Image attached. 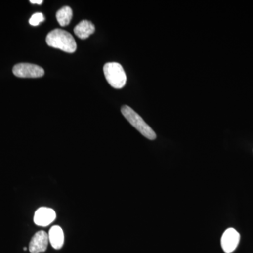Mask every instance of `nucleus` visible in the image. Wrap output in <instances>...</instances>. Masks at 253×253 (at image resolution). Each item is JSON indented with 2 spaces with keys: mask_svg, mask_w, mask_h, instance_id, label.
Wrapping results in <instances>:
<instances>
[{
  "mask_svg": "<svg viewBox=\"0 0 253 253\" xmlns=\"http://www.w3.org/2000/svg\"><path fill=\"white\" fill-rule=\"evenodd\" d=\"M104 73L106 81L115 89H121L126 85V76L123 66L116 62L104 65Z\"/></svg>",
  "mask_w": 253,
  "mask_h": 253,
  "instance_id": "nucleus-3",
  "label": "nucleus"
},
{
  "mask_svg": "<svg viewBox=\"0 0 253 253\" xmlns=\"http://www.w3.org/2000/svg\"><path fill=\"white\" fill-rule=\"evenodd\" d=\"M44 15L42 13H36L31 16L30 18L29 23L31 26H37L40 24V23L43 22L44 21Z\"/></svg>",
  "mask_w": 253,
  "mask_h": 253,
  "instance_id": "nucleus-11",
  "label": "nucleus"
},
{
  "mask_svg": "<svg viewBox=\"0 0 253 253\" xmlns=\"http://www.w3.org/2000/svg\"><path fill=\"white\" fill-rule=\"evenodd\" d=\"M94 32V25L91 21L86 20L82 21L74 28L75 34L82 40H85L89 38Z\"/></svg>",
  "mask_w": 253,
  "mask_h": 253,
  "instance_id": "nucleus-9",
  "label": "nucleus"
},
{
  "mask_svg": "<svg viewBox=\"0 0 253 253\" xmlns=\"http://www.w3.org/2000/svg\"><path fill=\"white\" fill-rule=\"evenodd\" d=\"M49 241L54 249L59 250L63 247L64 243V234L59 226H54L49 231Z\"/></svg>",
  "mask_w": 253,
  "mask_h": 253,
  "instance_id": "nucleus-8",
  "label": "nucleus"
},
{
  "mask_svg": "<svg viewBox=\"0 0 253 253\" xmlns=\"http://www.w3.org/2000/svg\"><path fill=\"white\" fill-rule=\"evenodd\" d=\"M15 76L22 78H38L44 76V71L41 66L31 63H18L13 68Z\"/></svg>",
  "mask_w": 253,
  "mask_h": 253,
  "instance_id": "nucleus-4",
  "label": "nucleus"
},
{
  "mask_svg": "<svg viewBox=\"0 0 253 253\" xmlns=\"http://www.w3.org/2000/svg\"><path fill=\"white\" fill-rule=\"evenodd\" d=\"M240 241V234L233 228L226 229L221 236V246L226 253L234 252Z\"/></svg>",
  "mask_w": 253,
  "mask_h": 253,
  "instance_id": "nucleus-5",
  "label": "nucleus"
},
{
  "mask_svg": "<svg viewBox=\"0 0 253 253\" xmlns=\"http://www.w3.org/2000/svg\"><path fill=\"white\" fill-rule=\"evenodd\" d=\"M30 2L32 3V4H42L43 3V1L42 0H31Z\"/></svg>",
  "mask_w": 253,
  "mask_h": 253,
  "instance_id": "nucleus-12",
  "label": "nucleus"
},
{
  "mask_svg": "<svg viewBox=\"0 0 253 253\" xmlns=\"http://www.w3.org/2000/svg\"><path fill=\"white\" fill-rule=\"evenodd\" d=\"M49 236L45 231H40L32 238L29 244V251L31 253H41L46 251L49 244Z\"/></svg>",
  "mask_w": 253,
  "mask_h": 253,
  "instance_id": "nucleus-6",
  "label": "nucleus"
},
{
  "mask_svg": "<svg viewBox=\"0 0 253 253\" xmlns=\"http://www.w3.org/2000/svg\"><path fill=\"white\" fill-rule=\"evenodd\" d=\"M56 19L60 26H66L71 22L73 17V11L69 6H64L57 11Z\"/></svg>",
  "mask_w": 253,
  "mask_h": 253,
  "instance_id": "nucleus-10",
  "label": "nucleus"
},
{
  "mask_svg": "<svg viewBox=\"0 0 253 253\" xmlns=\"http://www.w3.org/2000/svg\"><path fill=\"white\" fill-rule=\"evenodd\" d=\"M121 112L123 116L127 120L128 122L137 129L143 136L150 140L156 139V134L152 128L145 122L144 119L131 108L126 105L123 106L121 109Z\"/></svg>",
  "mask_w": 253,
  "mask_h": 253,
  "instance_id": "nucleus-2",
  "label": "nucleus"
},
{
  "mask_svg": "<svg viewBox=\"0 0 253 253\" xmlns=\"http://www.w3.org/2000/svg\"><path fill=\"white\" fill-rule=\"evenodd\" d=\"M46 42L49 46L65 52L74 53L77 49V44L72 35L63 30L55 29L50 32L46 36Z\"/></svg>",
  "mask_w": 253,
  "mask_h": 253,
  "instance_id": "nucleus-1",
  "label": "nucleus"
},
{
  "mask_svg": "<svg viewBox=\"0 0 253 253\" xmlns=\"http://www.w3.org/2000/svg\"><path fill=\"white\" fill-rule=\"evenodd\" d=\"M23 250H24V251H26V250H27V248L25 247L24 249H23Z\"/></svg>",
  "mask_w": 253,
  "mask_h": 253,
  "instance_id": "nucleus-13",
  "label": "nucleus"
},
{
  "mask_svg": "<svg viewBox=\"0 0 253 253\" xmlns=\"http://www.w3.org/2000/svg\"><path fill=\"white\" fill-rule=\"evenodd\" d=\"M56 214L54 210L49 208H41L35 213L34 221L41 226L49 225L56 219Z\"/></svg>",
  "mask_w": 253,
  "mask_h": 253,
  "instance_id": "nucleus-7",
  "label": "nucleus"
}]
</instances>
